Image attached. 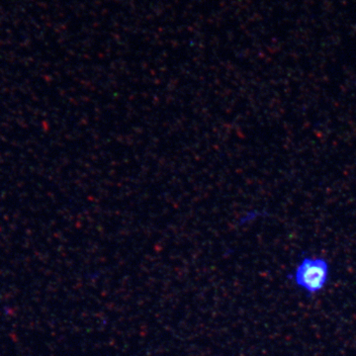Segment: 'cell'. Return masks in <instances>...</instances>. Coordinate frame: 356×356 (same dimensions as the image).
Instances as JSON below:
<instances>
[{
  "instance_id": "1",
  "label": "cell",
  "mask_w": 356,
  "mask_h": 356,
  "mask_svg": "<svg viewBox=\"0 0 356 356\" xmlns=\"http://www.w3.org/2000/svg\"><path fill=\"white\" fill-rule=\"evenodd\" d=\"M330 264L323 257H304L293 273V282L309 295L322 292L330 280Z\"/></svg>"
}]
</instances>
